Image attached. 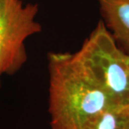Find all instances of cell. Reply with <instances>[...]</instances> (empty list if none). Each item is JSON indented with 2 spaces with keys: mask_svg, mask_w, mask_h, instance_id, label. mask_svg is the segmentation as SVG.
Here are the masks:
<instances>
[{
  "mask_svg": "<svg viewBox=\"0 0 129 129\" xmlns=\"http://www.w3.org/2000/svg\"><path fill=\"white\" fill-rule=\"evenodd\" d=\"M48 112L51 129H90L116 105L86 71L75 53L47 55Z\"/></svg>",
  "mask_w": 129,
  "mask_h": 129,
  "instance_id": "1",
  "label": "cell"
},
{
  "mask_svg": "<svg viewBox=\"0 0 129 129\" xmlns=\"http://www.w3.org/2000/svg\"><path fill=\"white\" fill-rule=\"evenodd\" d=\"M92 80L117 106L129 105V55L100 21L75 52Z\"/></svg>",
  "mask_w": 129,
  "mask_h": 129,
  "instance_id": "2",
  "label": "cell"
},
{
  "mask_svg": "<svg viewBox=\"0 0 129 129\" xmlns=\"http://www.w3.org/2000/svg\"><path fill=\"white\" fill-rule=\"evenodd\" d=\"M38 4L23 0H0V85L4 75L19 71L28 60L25 41L42 30Z\"/></svg>",
  "mask_w": 129,
  "mask_h": 129,
  "instance_id": "3",
  "label": "cell"
},
{
  "mask_svg": "<svg viewBox=\"0 0 129 129\" xmlns=\"http://www.w3.org/2000/svg\"><path fill=\"white\" fill-rule=\"evenodd\" d=\"M106 27L129 55V0H97Z\"/></svg>",
  "mask_w": 129,
  "mask_h": 129,
  "instance_id": "4",
  "label": "cell"
},
{
  "mask_svg": "<svg viewBox=\"0 0 129 129\" xmlns=\"http://www.w3.org/2000/svg\"><path fill=\"white\" fill-rule=\"evenodd\" d=\"M90 129H129V105L106 110Z\"/></svg>",
  "mask_w": 129,
  "mask_h": 129,
  "instance_id": "5",
  "label": "cell"
}]
</instances>
